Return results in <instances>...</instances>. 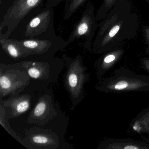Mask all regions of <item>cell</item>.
I'll use <instances>...</instances> for the list:
<instances>
[{
  "label": "cell",
  "mask_w": 149,
  "mask_h": 149,
  "mask_svg": "<svg viewBox=\"0 0 149 149\" xmlns=\"http://www.w3.org/2000/svg\"><path fill=\"white\" fill-rule=\"evenodd\" d=\"M138 25V18L132 13L129 0H118L98 24L91 50L96 54L112 50L123 41L135 36Z\"/></svg>",
  "instance_id": "6da1fadb"
},
{
  "label": "cell",
  "mask_w": 149,
  "mask_h": 149,
  "mask_svg": "<svg viewBox=\"0 0 149 149\" xmlns=\"http://www.w3.org/2000/svg\"><path fill=\"white\" fill-rule=\"evenodd\" d=\"M96 88L105 93L149 91V76L139 75L125 68L114 71L113 75L98 82Z\"/></svg>",
  "instance_id": "7a4b0ae2"
},
{
  "label": "cell",
  "mask_w": 149,
  "mask_h": 149,
  "mask_svg": "<svg viewBox=\"0 0 149 149\" xmlns=\"http://www.w3.org/2000/svg\"><path fill=\"white\" fill-rule=\"evenodd\" d=\"M62 58L66 67L63 76L64 86L70 96L73 109L84 98V85L89 80L90 75L81 55L72 58L63 54Z\"/></svg>",
  "instance_id": "3957f363"
},
{
  "label": "cell",
  "mask_w": 149,
  "mask_h": 149,
  "mask_svg": "<svg viewBox=\"0 0 149 149\" xmlns=\"http://www.w3.org/2000/svg\"><path fill=\"white\" fill-rule=\"evenodd\" d=\"M45 0H13L0 16V39L10 38L14 31L33 12L42 7Z\"/></svg>",
  "instance_id": "277c9868"
},
{
  "label": "cell",
  "mask_w": 149,
  "mask_h": 149,
  "mask_svg": "<svg viewBox=\"0 0 149 149\" xmlns=\"http://www.w3.org/2000/svg\"><path fill=\"white\" fill-rule=\"evenodd\" d=\"M22 24L25 25L22 39H50L58 36L54 26V8L42 7L32 13Z\"/></svg>",
  "instance_id": "5b68a950"
},
{
  "label": "cell",
  "mask_w": 149,
  "mask_h": 149,
  "mask_svg": "<svg viewBox=\"0 0 149 149\" xmlns=\"http://www.w3.org/2000/svg\"><path fill=\"white\" fill-rule=\"evenodd\" d=\"M19 63L11 65L1 64L0 96L19 95L30 83L27 72Z\"/></svg>",
  "instance_id": "8992f818"
},
{
  "label": "cell",
  "mask_w": 149,
  "mask_h": 149,
  "mask_svg": "<svg viewBox=\"0 0 149 149\" xmlns=\"http://www.w3.org/2000/svg\"><path fill=\"white\" fill-rule=\"evenodd\" d=\"M95 14V7L92 2L88 1L86 4L80 19L73 28L67 40L69 44L76 40H84V47L88 51L91 50L92 41L98 29V25Z\"/></svg>",
  "instance_id": "52a82bcc"
},
{
  "label": "cell",
  "mask_w": 149,
  "mask_h": 149,
  "mask_svg": "<svg viewBox=\"0 0 149 149\" xmlns=\"http://www.w3.org/2000/svg\"><path fill=\"white\" fill-rule=\"evenodd\" d=\"M28 53L30 59L45 60L54 57L55 54L68 45L67 40L61 36L50 39H18Z\"/></svg>",
  "instance_id": "ba28073f"
},
{
  "label": "cell",
  "mask_w": 149,
  "mask_h": 149,
  "mask_svg": "<svg viewBox=\"0 0 149 149\" xmlns=\"http://www.w3.org/2000/svg\"><path fill=\"white\" fill-rule=\"evenodd\" d=\"M22 145L29 149H55L58 148L60 141L57 135L52 132L33 129L26 133Z\"/></svg>",
  "instance_id": "9c48e42d"
},
{
  "label": "cell",
  "mask_w": 149,
  "mask_h": 149,
  "mask_svg": "<svg viewBox=\"0 0 149 149\" xmlns=\"http://www.w3.org/2000/svg\"><path fill=\"white\" fill-rule=\"evenodd\" d=\"M57 114L54 109L52 97L48 95L40 97L33 110L27 121L29 123L44 125Z\"/></svg>",
  "instance_id": "30bf717a"
},
{
  "label": "cell",
  "mask_w": 149,
  "mask_h": 149,
  "mask_svg": "<svg viewBox=\"0 0 149 149\" xmlns=\"http://www.w3.org/2000/svg\"><path fill=\"white\" fill-rule=\"evenodd\" d=\"M57 58L53 57L45 60L23 61L19 63L26 70L32 79L45 80L49 79L51 75V64Z\"/></svg>",
  "instance_id": "8fae6325"
},
{
  "label": "cell",
  "mask_w": 149,
  "mask_h": 149,
  "mask_svg": "<svg viewBox=\"0 0 149 149\" xmlns=\"http://www.w3.org/2000/svg\"><path fill=\"white\" fill-rule=\"evenodd\" d=\"M31 98V96L28 94L11 95L8 99L3 101V106L11 109L8 117L15 118L27 111L30 107Z\"/></svg>",
  "instance_id": "7c38bea8"
},
{
  "label": "cell",
  "mask_w": 149,
  "mask_h": 149,
  "mask_svg": "<svg viewBox=\"0 0 149 149\" xmlns=\"http://www.w3.org/2000/svg\"><path fill=\"white\" fill-rule=\"evenodd\" d=\"M123 54V49H116L106 53L99 58L95 63L98 76L102 77L111 69L115 63L121 59Z\"/></svg>",
  "instance_id": "4fadbf2b"
},
{
  "label": "cell",
  "mask_w": 149,
  "mask_h": 149,
  "mask_svg": "<svg viewBox=\"0 0 149 149\" xmlns=\"http://www.w3.org/2000/svg\"><path fill=\"white\" fill-rule=\"evenodd\" d=\"M0 44L2 50L12 59L20 61L29 57L28 53L21 45L18 39H0Z\"/></svg>",
  "instance_id": "5bb4252c"
},
{
  "label": "cell",
  "mask_w": 149,
  "mask_h": 149,
  "mask_svg": "<svg viewBox=\"0 0 149 149\" xmlns=\"http://www.w3.org/2000/svg\"><path fill=\"white\" fill-rule=\"evenodd\" d=\"M104 148L107 149H149L148 145L139 142L129 139L110 140L106 142Z\"/></svg>",
  "instance_id": "9a60e30c"
},
{
  "label": "cell",
  "mask_w": 149,
  "mask_h": 149,
  "mask_svg": "<svg viewBox=\"0 0 149 149\" xmlns=\"http://www.w3.org/2000/svg\"><path fill=\"white\" fill-rule=\"evenodd\" d=\"M88 0H67L64 10L63 19H69L81 8L87 3Z\"/></svg>",
  "instance_id": "2e32d148"
},
{
  "label": "cell",
  "mask_w": 149,
  "mask_h": 149,
  "mask_svg": "<svg viewBox=\"0 0 149 149\" xmlns=\"http://www.w3.org/2000/svg\"><path fill=\"white\" fill-rule=\"evenodd\" d=\"M118 0H103V3L96 15L97 20L103 19L110 10L113 8Z\"/></svg>",
  "instance_id": "e0dca14e"
},
{
  "label": "cell",
  "mask_w": 149,
  "mask_h": 149,
  "mask_svg": "<svg viewBox=\"0 0 149 149\" xmlns=\"http://www.w3.org/2000/svg\"><path fill=\"white\" fill-rule=\"evenodd\" d=\"M13 0H0V16L5 13Z\"/></svg>",
  "instance_id": "ac0fdd59"
},
{
  "label": "cell",
  "mask_w": 149,
  "mask_h": 149,
  "mask_svg": "<svg viewBox=\"0 0 149 149\" xmlns=\"http://www.w3.org/2000/svg\"><path fill=\"white\" fill-rule=\"evenodd\" d=\"M46 3L45 6L46 7L54 8L57 6L61 2L64 1V0H46Z\"/></svg>",
  "instance_id": "d6986e66"
},
{
  "label": "cell",
  "mask_w": 149,
  "mask_h": 149,
  "mask_svg": "<svg viewBox=\"0 0 149 149\" xmlns=\"http://www.w3.org/2000/svg\"><path fill=\"white\" fill-rule=\"evenodd\" d=\"M142 67L149 74V58H145L141 61Z\"/></svg>",
  "instance_id": "ffe728a7"
},
{
  "label": "cell",
  "mask_w": 149,
  "mask_h": 149,
  "mask_svg": "<svg viewBox=\"0 0 149 149\" xmlns=\"http://www.w3.org/2000/svg\"><path fill=\"white\" fill-rule=\"evenodd\" d=\"M145 33L146 39L147 42L148 44V46H149V47L148 48V51H147V52H148V54H149V28L146 29Z\"/></svg>",
  "instance_id": "44dd1931"
}]
</instances>
